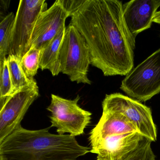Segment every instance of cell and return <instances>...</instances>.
<instances>
[{
	"label": "cell",
	"instance_id": "obj_1",
	"mask_svg": "<svg viewBox=\"0 0 160 160\" xmlns=\"http://www.w3.org/2000/svg\"><path fill=\"white\" fill-rule=\"evenodd\" d=\"M122 2L85 0L70 24L83 36L91 64L105 76L127 75L134 66L135 39L127 28Z\"/></svg>",
	"mask_w": 160,
	"mask_h": 160
},
{
	"label": "cell",
	"instance_id": "obj_2",
	"mask_svg": "<svg viewBox=\"0 0 160 160\" xmlns=\"http://www.w3.org/2000/svg\"><path fill=\"white\" fill-rule=\"evenodd\" d=\"M49 128L29 130L20 126L0 143V160H80L90 148L70 134H54Z\"/></svg>",
	"mask_w": 160,
	"mask_h": 160
},
{
	"label": "cell",
	"instance_id": "obj_3",
	"mask_svg": "<svg viewBox=\"0 0 160 160\" xmlns=\"http://www.w3.org/2000/svg\"><path fill=\"white\" fill-rule=\"evenodd\" d=\"M61 72L72 82L91 85L88 78L90 54L88 44L81 33L72 24L65 30L59 53Z\"/></svg>",
	"mask_w": 160,
	"mask_h": 160
},
{
	"label": "cell",
	"instance_id": "obj_4",
	"mask_svg": "<svg viewBox=\"0 0 160 160\" xmlns=\"http://www.w3.org/2000/svg\"><path fill=\"white\" fill-rule=\"evenodd\" d=\"M120 89L139 102H146L160 93V48L126 76Z\"/></svg>",
	"mask_w": 160,
	"mask_h": 160
},
{
	"label": "cell",
	"instance_id": "obj_5",
	"mask_svg": "<svg viewBox=\"0 0 160 160\" xmlns=\"http://www.w3.org/2000/svg\"><path fill=\"white\" fill-rule=\"evenodd\" d=\"M79 95L74 100H68L51 94V103L47 109L51 112V126L57 128L58 134L68 133L75 137L83 134L90 123L92 113L79 106Z\"/></svg>",
	"mask_w": 160,
	"mask_h": 160
},
{
	"label": "cell",
	"instance_id": "obj_6",
	"mask_svg": "<svg viewBox=\"0 0 160 160\" xmlns=\"http://www.w3.org/2000/svg\"><path fill=\"white\" fill-rule=\"evenodd\" d=\"M102 107V110L115 111L125 116L139 133L152 142L157 140V128L151 110L140 102L120 93H114L106 95Z\"/></svg>",
	"mask_w": 160,
	"mask_h": 160
},
{
	"label": "cell",
	"instance_id": "obj_7",
	"mask_svg": "<svg viewBox=\"0 0 160 160\" xmlns=\"http://www.w3.org/2000/svg\"><path fill=\"white\" fill-rule=\"evenodd\" d=\"M45 0L19 1L12 30L9 55L20 60L29 50L30 42L35 22L41 13L47 10Z\"/></svg>",
	"mask_w": 160,
	"mask_h": 160
},
{
	"label": "cell",
	"instance_id": "obj_8",
	"mask_svg": "<svg viewBox=\"0 0 160 160\" xmlns=\"http://www.w3.org/2000/svg\"><path fill=\"white\" fill-rule=\"evenodd\" d=\"M39 96V88L34 80L29 86L1 99L0 143L21 126L29 108Z\"/></svg>",
	"mask_w": 160,
	"mask_h": 160
},
{
	"label": "cell",
	"instance_id": "obj_9",
	"mask_svg": "<svg viewBox=\"0 0 160 160\" xmlns=\"http://www.w3.org/2000/svg\"><path fill=\"white\" fill-rule=\"evenodd\" d=\"M69 17L60 1H56L37 18L31 37L30 48L32 46L41 50L45 47L65 28V21Z\"/></svg>",
	"mask_w": 160,
	"mask_h": 160
},
{
	"label": "cell",
	"instance_id": "obj_10",
	"mask_svg": "<svg viewBox=\"0 0 160 160\" xmlns=\"http://www.w3.org/2000/svg\"><path fill=\"white\" fill-rule=\"evenodd\" d=\"M145 138L138 132L109 136L92 147L90 152L97 154L96 160H122Z\"/></svg>",
	"mask_w": 160,
	"mask_h": 160
},
{
	"label": "cell",
	"instance_id": "obj_11",
	"mask_svg": "<svg viewBox=\"0 0 160 160\" xmlns=\"http://www.w3.org/2000/svg\"><path fill=\"white\" fill-rule=\"evenodd\" d=\"M160 6V0H132L122 5L123 16L128 30L137 35L150 28Z\"/></svg>",
	"mask_w": 160,
	"mask_h": 160
},
{
	"label": "cell",
	"instance_id": "obj_12",
	"mask_svg": "<svg viewBox=\"0 0 160 160\" xmlns=\"http://www.w3.org/2000/svg\"><path fill=\"white\" fill-rule=\"evenodd\" d=\"M132 132H138V130L126 117L118 112L102 110L100 120L90 133L89 140L92 147L107 137Z\"/></svg>",
	"mask_w": 160,
	"mask_h": 160
},
{
	"label": "cell",
	"instance_id": "obj_13",
	"mask_svg": "<svg viewBox=\"0 0 160 160\" xmlns=\"http://www.w3.org/2000/svg\"><path fill=\"white\" fill-rule=\"evenodd\" d=\"M66 28H63L54 39L41 50L40 68L48 70L53 76L61 72L59 62V53L64 38Z\"/></svg>",
	"mask_w": 160,
	"mask_h": 160
},
{
	"label": "cell",
	"instance_id": "obj_14",
	"mask_svg": "<svg viewBox=\"0 0 160 160\" xmlns=\"http://www.w3.org/2000/svg\"><path fill=\"white\" fill-rule=\"evenodd\" d=\"M7 58L14 92L29 86L34 81V79L31 80L27 77L21 67V60L18 57L10 55Z\"/></svg>",
	"mask_w": 160,
	"mask_h": 160
},
{
	"label": "cell",
	"instance_id": "obj_15",
	"mask_svg": "<svg viewBox=\"0 0 160 160\" xmlns=\"http://www.w3.org/2000/svg\"><path fill=\"white\" fill-rule=\"evenodd\" d=\"M15 16L13 13L8 14L1 20L0 23V60L7 58L10 51L12 30Z\"/></svg>",
	"mask_w": 160,
	"mask_h": 160
},
{
	"label": "cell",
	"instance_id": "obj_16",
	"mask_svg": "<svg viewBox=\"0 0 160 160\" xmlns=\"http://www.w3.org/2000/svg\"><path fill=\"white\" fill-rule=\"evenodd\" d=\"M41 53V49L32 46L20 60V64L24 72L31 80L34 79L33 78L40 68Z\"/></svg>",
	"mask_w": 160,
	"mask_h": 160
},
{
	"label": "cell",
	"instance_id": "obj_17",
	"mask_svg": "<svg viewBox=\"0 0 160 160\" xmlns=\"http://www.w3.org/2000/svg\"><path fill=\"white\" fill-rule=\"evenodd\" d=\"M13 92L8 60L6 58L0 60V98L5 99Z\"/></svg>",
	"mask_w": 160,
	"mask_h": 160
},
{
	"label": "cell",
	"instance_id": "obj_18",
	"mask_svg": "<svg viewBox=\"0 0 160 160\" xmlns=\"http://www.w3.org/2000/svg\"><path fill=\"white\" fill-rule=\"evenodd\" d=\"M151 143L150 140L144 138L137 148L122 160H155Z\"/></svg>",
	"mask_w": 160,
	"mask_h": 160
},
{
	"label": "cell",
	"instance_id": "obj_19",
	"mask_svg": "<svg viewBox=\"0 0 160 160\" xmlns=\"http://www.w3.org/2000/svg\"><path fill=\"white\" fill-rule=\"evenodd\" d=\"M64 9L68 12L70 17L83 4L85 0H60Z\"/></svg>",
	"mask_w": 160,
	"mask_h": 160
},
{
	"label": "cell",
	"instance_id": "obj_20",
	"mask_svg": "<svg viewBox=\"0 0 160 160\" xmlns=\"http://www.w3.org/2000/svg\"><path fill=\"white\" fill-rule=\"evenodd\" d=\"M152 22L160 24V11L156 12L154 17H153Z\"/></svg>",
	"mask_w": 160,
	"mask_h": 160
}]
</instances>
